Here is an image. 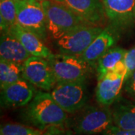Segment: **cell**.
I'll return each instance as SVG.
<instances>
[{
  "mask_svg": "<svg viewBox=\"0 0 135 135\" xmlns=\"http://www.w3.org/2000/svg\"><path fill=\"white\" fill-rule=\"evenodd\" d=\"M23 119L29 126L41 130L66 125L68 113L55 101L50 92L38 91L22 111Z\"/></svg>",
  "mask_w": 135,
  "mask_h": 135,
  "instance_id": "cell-1",
  "label": "cell"
},
{
  "mask_svg": "<svg viewBox=\"0 0 135 135\" xmlns=\"http://www.w3.org/2000/svg\"><path fill=\"white\" fill-rule=\"evenodd\" d=\"M41 2L46 16L49 35L54 40L60 38L80 26L90 24L65 5L55 0H44Z\"/></svg>",
  "mask_w": 135,
  "mask_h": 135,
  "instance_id": "cell-2",
  "label": "cell"
},
{
  "mask_svg": "<svg viewBox=\"0 0 135 135\" xmlns=\"http://www.w3.org/2000/svg\"><path fill=\"white\" fill-rule=\"evenodd\" d=\"M71 122V128L77 135H93L103 133L113 125L110 107L98 104L86 105L77 111Z\"/></svg>",
  "mask_w": 135,
  "mask_h": 135,
  "instance_id": "cell-3",
  "label": "cell"
},
{
  "mask_svg": "<svg viewBox=\"0 0 135 135\" xmlns=\"http://www.w3.org/2000/svg\"><path fill=\"white\" fill-rule=\"evenodd\" d=\"M52 68L56 83L86 81L93 67L77 56L53 54L47 59Z\"/></svg>",
  "mask_w": 135,
  "mask_h": 135,
  "instance_id": "cell-4",
  "label": "cell"
},
{
  "mask_svg": "<svg viewBox=\"0 0 135 135\" xmlns=\"http://www.w3.org/2000/svg\"><path fill=\"white\" fill-rule=\"evenodd\" d=\"M50 94L59 105L70 114L82 109L89 100L86 81L58 83Z\"/></svg>",
  "mask_w": 135,
  "mask_h": 135,
  "instance_id": "cell-5",
  "label": "cell"
},
{
  "mask_svg": "<svg viewBox=\"0 0 135 135\" xmlns=\"http://www.w3.org/2000/svg\"><path fill=\"white\" fill-rule=\"evenodd\" d=\"M16 4L17 23L45 41L49 32L41 2L38 0H18Z\"/></svg>",
  "mask_w": 135,
  "mask_h": 135,
  "instance_id": "cell-6",
  "label": "cell"
},
{
  "mask_svg": "<svg viewBox=\"0 0 135 135\" xmlns=\"http://www.w3.org/2000/svg\"><path fill=\"white\" fill-rule=\"evenodd\" d=\"M104 27L88 24L69 32L55 40L59 53L80 56L86 51Z\"/></svg>",
  "mask_w": 135,
  "mask_h": 135,
  "instance_id": "cell-7",
  "label": "cell"
},
{
  "mask_svg": "<svg viewBox=\"0 0 135 135\" xmlns=\"http://www.w3.org/2000/svg\"><path fill=\"white\" fill-rule=\"evenodd\" d=\"M108 25L119 34L135 25V0H101Z\"/></svg>",
  "mask_w": 135,
  "mask_h": 135,
  "instance_id": "cell-8",
  "label": "cell"
},
{
  "mask_svg": "<svg viewBox=\"0 0 135 135\" xmlns=\"http://www.w3.org/2000/svg\"><path fill=\"white\" fill-rule=\"evenodd\" d=\"M23 78L46 92H50L56 84L49 61L38 56H31L23 63Z\"/></svg>",
  "mask_w": 135,
  "mask_h": 135,
  "instance_id": "cell-9",
  "label": "cell"
},
{
  "mask_svg": "<svg viewBox=\"0 0 135 135\" xmlns=\"http://www.w3.org/2000/svg\"><path fill=\"white\" fill-rule=\"evenodd\" d=\"M37 92L36 87L23 78L1 89V107L5 109L24 107Z\"/></svg>",
  "mask_w": 135,
  "mask_h": 135,
  "instance_id": "cell-10",
  "label": "cell"
},
{
  "mask_svg": "<svg viewBox=\"0 0 135 135\" xmlns=\"http://www.w3.org/2000/svg\"><path fill=\"white\" fill-rule=\"evenodd\" d=\"M74 11L90 24L105 27L107 22L101 0H55Z\"/></svg>",
  "mask_w": 135,
  "mask_h": 135,
  "instance_id": "cell-11",
  "label": "cell"
},
{
  "mask_svg": "<svg viewBox=\"0 0 135 135\" xmlns=\"http://www.w3.org/2000/svg\"><path fill=\"white\" fill-rule=\"evenodd\" d=\"M119 35L110 25L104 27L80 57L92 67L95 68L98 61L115 46L119 40Z\"/></svg>",
  "mask_w": 135,
  "mask_h": 135,
  "instance_id": "cell-12",
  "label": "cell"
},
{
  "mask_svg": "<svg viewBox=\"0 0 135 135\" xmlns=\"http://www.w3.org/2000/svg\"><path fill=\"white\" fill-rule=\"evenodd\" d=\"M8 32L18 39L31 56L49 59L53 53L45 45L44 41L32 32L22 27L17 23L13 25Z\"/></svg>",
  "mask_w": 135,
  "mask_h": 135,
  "instance_id": "cell-13",
  "label": "cell"
},
{
  "mask_svg": "<svg viewBox=\"0 0 135 135\" xmlns=\"http://www.w3.org/2000/svg\"><path fill=\"white\" fill-rule=\"evenodd\" d=\"M125 83V77L104 76L98 80L95 99L98 104L110 107L120 97Z\"/></svg>",
  "mask_w": 135,
  "mask_h": 135,
  "instance_id": "cell-14",
  "label": "cell"
},
{
  "mask_svg": "<svg viewBox=\"0 0 135 135\" xmlns=\"http://www.w3.org/2000/svg\"><path fill=\"white\" fill-rule=\"evenodd\" d=\"M30 56L31 54L14 35L9 32L2 33L0 38V58L23 64Z\"/></svg>",
  "mask_w": 135,
  "mask_h": 135,
  "instance_id": "cell-15",
  "label": "cell"
},
{
  "mask_svg": "<svg viewBox=\"0 0 135 135\" xmlns=\"http://www.w3.org/2000/svg\"><path fill=\"white\" fill-rule=\"evenodd\" d=\"M113 125L126 130H135V101L119 98L111 107Z\"/></svg>",
  "mask_w": 135,
  "mask_h": 135,
  "instance_id": "cell-16",
  "label": "cell"
},
{
  "mask_svg": "<svg viewBox=\"0 0 135 135\" xmlns=\"http://www.w3.org/2000/svg\"><path fill=\"white\" fill-rule=\"evenodd\" d=\"M126 49L120 47H113L101 57L96 64L98 80L104 77L107 73L111 71L118 63L123 61L127 53Z\"/></svg>",
  "mask_w": 135,
  "mask_h": 135,
  "instance_id": "cell-17",
  "label": "cell"
},
{
  "mask_svg": "<svg viewBox=\"0 0 135 135\" xmlns=\"http://www.w3.org/2000/svg\"><path fill=\"white\" fill-rule=\"evenodd\" d=\"M23 78V64L0 59V88Z\"/></svg>",
  "mask_w": 135,
  "mask_h": 135,
  "instance_id": "cell-18",
  "label": "cell"
},
{
  "mask_svg": "<svg viewBox=\"0 0 135 135\" xmlns=\"http://www.w3.org/2000/svg\"><path fill=\"white\" fill-rule=\"evenodd\" d=\"M17 23V11L16 1H0V27L1 32H8L9 29Z\"/></svg>",
  "mask_w": 135,
  "mask_h": 135,
  "instance_id": "cell-19",
  "label": "cell"
},
{
  "mask_svg": "<svg viewBox=\"0 0 135 135\" xmlns=\"http://www.w3.org/2000/svg\"><path fill=\"white\" fill-rule=\"evenodd\" d=\"M0 135H44V131L19 123H5L0 128Z\"/></svg>",
  "mask_w": 135,
  "mask_h": 135,
  "instance_id": "cell-20",
  "label": "cell"
},
{
  "mask_svg": "<svg viewBox=\"0 0 135 135\" xmlns=\"http://www.w3.org/2000/svg\"><path fill=\"white\" fill-rule=\"evenodd\" d=\"M124 62L126 68V74L125 77L126 81L131 74V73L135 70V45L127 50L124 59Z\"/></svg>",
  "mask_w": 135,
  "mask_h": 135,
  "instance_id": "cell-21",
  "label": "cell"
},
{
  "mask_svg": "<svg viewBox=\"0 0 135 135\" xmlns=\"http://www.w3.org/2000/svg\"><path fill=\"white\" fill-rule=\"evenodd\" d=\"M123 90L131 99L135 101V70L124 83Z\"/></svg>",
  "mask_w": 135,
  "mask_h": 135,
  "instance_id": "cell-22",
  "label": "cell"
},
{
  "mask_svg": "<svg viewBox=\"0 0 135 135\" xmlns=\"http://www.w3.org/2000/svg\"><path fill=\"white\" fill-rule=\"evenodd\" d=\"M44 135H72V132L64 125L49 128L44 130Z\"/></svg>",
  "mask_w": 135,
  "mask_h": 135,
  "instance_id": "cell-23",
  "label": "cell"
},
{
  "mask_svg": "<svg viewBox=\"0 0 135 135\" xmlns=\"http://www.w3.org/2000/svg\"><path fill=\"white\" fill-rule=\"evenodd\" d=\"M102 135H135V130L122 129L115 125H112L102 133Z\"/></svg>",
  "mask_w": 135,
  "mask_h": 135,
  "instance_id": "cell-24",
  "label": "cell"
},
{
  "mask_svg": "<svg viewBox=\"0 0 135 135\" xmlns=\"http://www.w3.org/2000/svg\"><path fill=\"white\" fill-rule=\"evenodd\" d=\"M39 2H42V1H44V0H38Z\"/></svg>",
  "mask_w": 135,
  "mask_h": 135,
  "instance_id": "cell-25",
  "label": "cell"
},
{
  "mask_svg": "<svg viewBox=\"0 0 135 135\" xmlns=\"http://www.w3.org/2000/svg\"><path fill=\"white\" fill-rule=\"evenodd\" d=\"M14 1H18V0H14Z\"/></svg>",
  "mask_w": 135,
  "mask_h": 135,
  "instance_id": "cell-26",
  "label": "cell"
}]
</instances>
